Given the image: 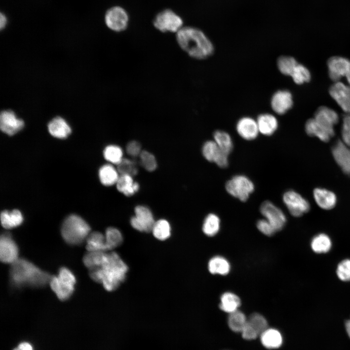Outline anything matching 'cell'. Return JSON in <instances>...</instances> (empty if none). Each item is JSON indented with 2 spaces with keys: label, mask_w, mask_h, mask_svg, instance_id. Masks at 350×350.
<instances>
[{
  "label": "cell",
  "mask_w": 350,
  "mask_h": 350,
  "mask_svg": "<svg viewBox=\"0 0 350 350\" xmlns=\"http://www.w3.org/2000/svg\"><path fill=\"white\" fill-rule=\"evenodd\" d=\"M342 141L350 147V114H346L343 119L342 127Z\"/></svg>",
  "instance_id": "f6af8a7d"
},
{
  "label": "cell",
  "mask_w": 350,
  "mask_h": 350,
  "mask_svg": "<svg viewBox=\"0 0 350 350\" xmlns=\"http://www.w3.org/2000/svg\"><path fill=\"white\" fill-rule=\"evenodd\" d=\"M23 220L21 213L17 209L10 212L4 210L0 213L1 224L6 229H10L19 226L22 223Z\"/></svg>",
  "instance_id": "83f0119b"
},
{
  "label": "cell",
  "mask_w": 350,
  "mask_h": 350,
  "mask_svg": "<svg viewBox=\"0 0 350 350\" xmlns=\"http://www.w3.org/2000/svg\"><path fill=\"white\" fill-rule=\"evenodd\" d=\"M220 219L217 215L209 213L204 220L202 225L203 232L209 237L215 236L220 230Z\"/></svg>",
  "instance_id": "4dcf8cb0"
},
{
  "label": "cell",
  "mask_w": 350,
  "mask_h": 350,
  "mask_svg": "<svg viewBox=\"0 0 350 350\" xmlns=\"http://www.w3.org/2000/svg\"><path fill=\"white\" fill-rule=\"evenodd\" d=\"M117 170L121 175L134 176L138 173L136 163L133 160L123 158L118 164Z\"/></svg>",
  "instance_id": "b9f144b4"
},
{
  "label": "cell",
  "mask_w": 350,
  "mask_h": 350,
  "mask_svg": "<svg viewBox=\"0 0 350 350\" xmlns=\"http://www.w3.org/2000/svg\"><path fill=\"white\" fill-rule=\"evenodd\" d=\"M345 328L347 333L350 338V319L347 320L346 321Z\"/></svg>",
  "instance_id": "f5cc1de1"
},
{
  "label": "cell",
  "mask_w": 350,
  "mask_h": 350,
  "mask_svg": "<svg viewBox=\"0 0 350 350\" xmlns=\"http://www.w3.org/2000/svg\"><path fill=\"white\" fill-rule=\"evenodd\" d=\"M256 121L259 132L263 135L271 136L278 128V121L276 116L271 113L261 114Z\"/></svg>",
  "instance_id": "d6986e66"
},
{
  "label": "cell",
  "mask_w": 350,
  "mask_h": 350,
  "mask_svg": "<svg viewBox=\"0 0 350 350\" xmlns=\"http://www.w3.org/2000/svg\"><path fill=\"white\" fill-rule=\"evenodd\" d=\"M140 158L141 165L147 171L152 172L156 169L157 161L154 156L151 153L146 151H142Z\"/></svg>",
  "instance_id": "7bdbcfd3"
},
{
  "label": "cell",
  "mask_w": 350,
  "mask_h": 350,
  "mask_svg": "<svg viewBox=\"0 0 350 350\" xmlns=\"http://www.w3.org/2000/svg\"><path fill=\"white\" fill-rule=\"evenodd\" d=\"M104 156L107 160L117 165L123 159L122 149L115 145H109L106 146L104 151Z\"/></svg>",
  "instance_id": "f35d334b"
},
{
  "label": "cell",
  "mask_w": 350,
  "mask_h": 350,
  "mask_svg": "<svg viewBox=\"0 0 350 350\" xmlns=\"http://www.w3.org/2000/svg\"><path fill=\"white\" fill-rule=\"evenodd\" d=\"M90 228L81 217L71 214L64 220L61 234L64 240L70 245H79L82 244L90 233Z\"/></svg>",
  "instance_id": "5b68a950"
},
{
  "label": "cell",
  "mask_w": 350,
  "mask_h": 350,
  "mask_svg": "<svg viewBox=\"0 0 350 350\" xmlns=\"http://www.w3.org/2000/svg\"><path fill=\"white\" fill-rule=\"evenodd\" d=\"M48 128L50 133L58 138H65L71 132V128L68 123L60 117L52 119L48 123Z\"/></svg>",
  "instance_id": "603a6c76"
},
{
  "label": "cell",
  "mask_w": 350,
  "mask_h": 350,
  "mask_svg": "<svg viewBox=\"0 0 350 350\" xmlns=\"http://www.w3.org/2000/svg\"><path fill=\"white\" fill-rule=\"evenodd\" d=\"M260 336L261 343L268 349H278L283 342L281 334L276 329L267 328Z\"/></svg>",
  "instance_id": "7402d4cb"
},
{
  "label": "cell",
  "mask_w": 350,
  "mask_h": 350,
  "mask_svg": "<svg viewBox=\"0 0 350 350\" xmlns=\"http://www.w3.org/2000/svg\"><path fill=\"white\" fill-rule=\"evenodd\" d=\"M293 105V96L287 90H279L272 95L270 106L273 111L278 115H283L291 108Z\"/></svg>",
  "instance_id": "9a60e30c"
},
{
  "label": "cell",
  "mask_w": 350,
  "mask_h": 350,
  "mask_svg": "<svg viewBox=\"0 0 350 350\" xmlns=\"http://www.w3.org/2000/svg\"><path fill=\"white\" fill-rule=\"evenodd\" d=\"M118 170L110 164H105L99 169V176L101 183L105 186H111L117 183L119 175Z\"/></svg>",
  "instance_id": "f1b7e54d"
},
{
  "label": "cell",
  "mask_w": 350,
  "mask_h": 350,
  "mask_svg": "<svg viewBox=\"0 0 350 350\" xmlns=\"http://www.w3.org/2000/svg\"><path fill=\"white\" fill-rule=\"evenodd\" d=\"M153 24L158 31L176 34L183 26L182 18L175 12L170 9L159 12L154 18Z\"/></svg>",
  "instance_id": "52a82bcc"
},
{
  "label": "cell",
  "mask_w": 350,
  "mask_h": 350,
  "mask_svg": "<svg viewBox=\"0 0 350 350\" xmlns=\"http://www.w3.org/2000/svg\"><path fill=\"white\" fill-rule=\"evenodd\" d=\"M105 252L88 251L83 258L84 264L89 270L99 267L101 264Z\"/></svg>",
  "instance_id": "74e56055"
},
{
  "label": "cell",
  "mask_w": 350,
  "mask_h": 350,
  "mask_svg": "<svg viewBox=\"0 0 350 350\" xmlns=\"http://www.w3.org/2000/svg\"><path fill=\"white\" fill-rule=\"evenodd\" d=\"M336 274L341 280L350 281V260L345 259L338 264Z\"/></svg>",
  "instance_id": "ee69618b"
},
{
  "label": "cell",
  "mask_w": 350,
  "mask_h": 350,
  "mask_svg": "<svg viewBox=\"0 0 350 350\" xmlns=\"http://www.w3.org/2000/svg\"><path fill=\"white\" fill-rule=\"evenodd\" d=\"M105 243L107 250H111L120 246L123 242V237L119 230L109 227L105 230Z\"/></svg>",
  "instance_id": "836d02e7"
},
{
  "label": "cell",
  "mask_w": 350,
  "mask_h": 350,
  "mask_svg": "<svg viewBox=\"0 0 350 350\" xmlns=\"http://www.w3.org/2000/svg\"><path fill=\"white\" fill-rule=\"evenodd\" d=\"M7 20L5 15L2 13L0 14V28L1 30L4 29L7 24Z\"/></svg>",
  "instance_id": "816d5d0a"
},
{
  "label": "cell",
  "mask_w": 350,
  "mask_h": 350,
  "mask_svg": "<svg viewBox=\"0 0 350 350\" xmlns=\"http://www.w3.org/2000/svg\"><path fill=\"white\" fill-rule=\"evenodd\" d=\"M126 150L127 154L133 157L140 156L141 152L140 144L135 140L131 141L127 144Z\"/></svg>",
  "instance_id": "681fc988"
},
{
  "label": "cell",
  "mask_w": 350,
  "mask_h": 350,
  "mask_svg": "<svg viewBox=\"0 0 350 350\" xmlns=\"http://www.w3.org/2000/svg\"><path fill=\"white\" fill-rule=\"evenodd\" d=\"M58 277L63 281L74 286L76 283V278L72 272L65 267H61L58 271Z\"/></svg>",
  "instance_id": "bcb514c9"
},
{
  "label": "cell",
  "mask_w": 350,
  "mask_h": 350,
  "mask_svg": "<svg viewBox=\"0 0 350 350\" xmlns=\"http://www.w3.org/2000/svg\"><path fill=\"white\" fill-rule=\"evenodd\" d=\"M116 184L118 190L127 196L134 194L140 188L139 184L129 175H121Z\"/></svg>",
  "instance_id": "4316f807"
},
{
  "label": "cell",
  "mask_w": 350,
  "mask_h": 350,
  "mask_svg": "<svg viewBox=\"0 0 350 350\" xmlns=\"http://www.w3.org/2000/svg\"><path fill=\"white\" fill-rule=\"evenodd\" d=\"M284 204L290 213L294 217H299L310 209L308 201L293 190L285 192L282 195Z\"/></svg>",
  "instance_id": "9c48e42d"
},
{
  "label": "cell",
  "mask_w": 350,
  "mask_h": 350,
  "mask_svg": "<svg viewBox=\"0 0 350 350\" xmlns=\"http://www.w3.org/2000/svg\"><path fill=\"white\" fill-rule=\"evenodd\" d=\"M175 40L184 52L196 60L207 59L214 52L212 42L203 31L195 27L184 26L175 34Z\"/></svg>",
  "instance_id": "7a4b0ae2"
},
{
  "label": "cell",
  "mask_w": 350,
  "mask_h": 350,
  "mask_svg": "<svg viewBox=\"0 0 350 350\" xmlns=\"http://www.w3.org/2000/svg\"><path fill=\"white\" fill-rule=\"evenodd\" d=\"M202 152L203 156L207 160L215 163L222 151L214 140H209L204 143Z\"/></svg>",
  "instance_id": "8d00e7d4"
},
{
  "label": "cell",
  "mask_w": 350,
  "mask_h": 350,
  "mask_svg": "<svg viewBox=\"0 0 350 350\" xmlns=\"http://www.w3.org/2000/svg\"><path fill=\"white\" fill-rule=\"evenodd\" d=\"M22 120L18 118L11 110H4L0 116V128L4 133L13 135L20 130L24 126Z\"/></svg>",
  "instance_id": "e0dca14e"
},
{
  "label": "cell",
  "mask_w": 350,
  "mask_h": 350,
  "mask_svg": "<svg viewBox=\"0 0 350 350\" xmlns=\"http://www.w3.org/2000/svg\"><path fill=\"white\" fill-rule=\"evenodd\" d=\"M49 284L58 298L62 301L70 298L74 291V286L65 282L57 276H52Z\"/></svg>",
  "instance_id": "ffe728a7"
},
{
  "label": "cell",
  "mask_w": 350,
  "mask_h": 350,
  "mask_svg": "<svg viewBox=\"0 0 350 350\" xmlns=\"http://www.w3.org/2000/svg\"><path fill=\"white\" fill-rule=\"evenodd\" d=\"M298 64L297 60L290 56H280L277 61V67L280 72L290 76Z\"/></svg>",
  "instance_id": "d590c367"
},
{
  "label": "cell",
  "mask_w": 350,
  "mask_h": 350,
  "mask_svg": "<svg viewBox=\"0 0 350 350\" xmlns=\"http://www.w3.org/2000/svg\"><path fill=\"white\" fill-rule=\"evenodd\" d=\"M150 210L144 206H138L135 209V216L130 220L131 226L135 229L145 232L152 231L155 224Z\"/></svg>",
  "instance_id": "7c38bea8"
},
{
  "label": "cell",
  "mask_w": 350,
  "mask_h": 350,
  "mask_svg": "<svg viewBox=\"0 0 350 350\" xmlns=\"http://www.w3.org/2000/svg\"><path fill=\"white\" fill-rule=\"evenodd\" d=\"M260 212L276 231L281 230L286 223L284 212L269 201L263 202L260 206Z\"/></svg>",
  "instance_id": "30bf717a"
},
{
  "label": "cell",
  "mask_w": 350,
  "mask_h": 350,
  "mask_svg": "<svg viewBox=\"0 0 350 350\" xmlns=\"http://www.w3.org/2000/svg\"><path fill=\"white\" fill-rule=\"evenodd\" d=\"M238 135L246 140L256 139L260 133L256 120L249 116L241 118L236 124Z\"/></svg>",
  "instance_id": "2e32d148"
},
{
  "label": "cell",
  "mask_w": 350,
  "mask_h": 350,
  "mask_svg": "<svg viewBox=\"0 0 350 350\" xmlns=\"http://www.w3.org/2000/svg\"><path fill=\"white\" fill-rule=\"evenodd\" d=\"M171 227L165 219H160L155 222L152 232L154 236L159 240H165L171 235Z\"/></svg>",
  "instance_id": "e575fe53"
},
{
  "label": "cell",
  "mask_w": 350,
  "mask_h": 350,
  "mask_svg": "<svg viewBox=\"0 0 350 350\" xmlns=\"http://www.w3.org/2000/svg\"><path fill=\"white\" fill-rule=\"evenodd\" d=\"M337 113L325 106L319 107L315 112L314 117L307 122L309 134L324 142L329 141L334 135V126L338 122Z\"/></svg>",
  "instance_id": "277c9868"
},
{
  "label": "cell",
  "mask_w": 350,
  "mask_h": 350,
  "mask_svg": "<svg viewBox=\"0 0 350 350\" xmlns=\"http://www.w3.org/2000/svg\"><path fill=\"white\" fill-rule=\"evenodd\" d=\"M247 321L245 315L239 310L229 314L228 318L229 329L235 332H241Z\"/></svg>",
  "instance_id": "1f68e13d"
},
{
  "label": "cell",
  "mask_w": 350,
  "mask_h": 350,
  "mask_svg": "<svg viewBox=\"0 0 350 350\" xmlns=\"http://www.w3.org/2000/svg\"><path fill=\"white\" fill-rule=\"evenodd\" d=\"M213 139L219 148L224 153L229 155L232 151L233 144L230 135L227 132L217 130L213 133Z\"/></svg>",
  "instance_id": "f546056e"
},
{
  "label": "cell",
  "mask_w": 350,
  "mask_h": 350,
  "mask_svg": "<svg viewBox=\"0 0 350 350\" xmlns=\"http://www.w3.org/2000/svg\"><path fill=\"white\" fill-rule=\"evenodd\" d=\"M128 267L115 252H105L99 267L89 270L90 278L102 284L107 291H113L125 279Z\"/></svg>",
  "instance_id": "6da1fadb"
},
{
  "label": "cell",
  "mask_w": 350,
  "mask_h": 350,
  "mask_svg": "<svg viewBox=\"0 0 350 350\" xmlns=\"http://www.w3.org/2000/svg\"><path fill=\"white\" fill-rule=\"evenodd\" d=\"M208 268L213 275L225 276L230 272L231 267L228 261L221 256H215L209 261Z\"/></svg>",
  "instance_id": "cb8c5ba5"
},
{
  "label": "cell",
  "mask_w": 350,
  "mask_h": 350,
  "mask_svg": "<svg viewBox=\"0 0 350 350\" xmlns=\"http://www.w3.org/2000/svg\"><path fill=\"white\" fill-rule=\"evenodd\" d=\"M311 245L313 250L315 253H326L331 248L332 242L327 235L321 233L313 238Z\"/></svg>",
  "instance_id": "d6a6232c"
},
{
  "label": "cell",
  "mask_w": 350,
  "mask_h": 350,
  "mask_svg": "<svg viewBox=\"0 0 350 350\" xmlns=\"http://www.w3.org/2000/svg\"><path fill=\"white\" fill-rule=\"evenodd\" d=\"M247 322L257 332L259 335L266 330L268 322L266 318L259 313H253L247 318Z\"/></svg>",
  "instance_id": "60d3db41"
},
{
  "label": "cell",
  "mask_w": 350,
  "mask_h": 350,
  "mask_svg": "<svg viewBox=\"0 0 350 350\" xmlns=\"http://www.w3.org/2000/svg\"><path fill=\"white\" fill-rule=\"evenodd\" d=\"M329 93L342 109L350 114V86L340 81L334 82L330 87Z\"/></svg>",
  "instance_id": "5bb4252c"
},
{
  "label": "cell",
  "mask_w": 350,
  "mask_h": 350,
  "mask_svg": "<svg viewBox=\"0 0 350 350\" xmlns=\"http://www.w3.org/2000/svg\"><path fill=\"white\" fill-rule=\"evenodd\" d=\"M256 226L257 228L261 233L267 236H272L276 232L271 225L265 219L258 220Z\"/></svg>",
  "instance_id": "7dc6e473"
},
{
  "label": "cell",
  "mask_w": 350,
  "mask_h": 350,
  "mask_svg": "<svg viewBox=\"0 0 350 350\" xmlns=\"http://www.w3.org/2000/svg\"><path fill=\"white\" fill-rule=\"evenodd\" d=\"M11 284L16 288L25 286L43 287L49 284L52 276L23 258L11 264L9 271Z\"/></svg>",
  "instance_id": "3957f363"
},
{
  "label": "cell",
  "mask_w": 350,
  "mask_h": 350,
  "mask_svg": "<svg viewBox=\"0 0 350 350\" xmlns=\"http://www.w3.org/2000/svg\"><path fill=\"white\" fill-rule=\"evenodd\" d=\"M329 75L334 82L345 77L350 85V61L340 56H332L327 61Z\"/></svg>",
  "instance_id": "8fae6325"
},
{
  "label": "cell",
  "mask_w": 350,
  "mask_h": 350,
  "mask_svg": "<svg viewBox=\"0 0 350 350\" xmlns=\"http://www.w3.org/2000/svg\"><path fill=\"white\" fill-rule=\"evenodd\" d=\"M290 76L294 82L298 85L308 82L311 79V74L309 70L305 66L299 63L296 66Z\"/></svg>",
  "instance_id": "ab89813d"
},
{
  "label": "cell",
  "mask_w": 350,
  "mask_h": 350,
  "mask_svg": "<svg viewBox=\"0 0 350 350\" xmlns=\"http://www.w3.org/2000/svg\"><path fill=\"white\" fill-rule=\"evenodd\" d=\"M88 251H107L105 236L98 231L90 233L86 239Z\"/></svg>",
  "instance_id": "484cf974"
},
{
  "label": "cell",
  "mask_w": 350,
  "mask_h": 350,
  "mask_svg": "<svg viewBox=\"0 0 350 350\" xmlns=\"http://www.w3.org/2000/svg\"><path fill=\"white\" fill-rule=\"evenodd\" d=\"M225 188L230 195L242 202L246 201L254 191L253 182L246 176L237 175L226 183Z\"/></svg>",
  "instance_id": "8992f818"
},
{
  "label": "cell",
  "mask_w": 350,
  "mask_h": 350,
  "mask_svg": "<svg viewBox=\"0 0 350 350\" xmlns=\"http://www.w3.org/2000/svg\"><path fill=\"white\" fill-rule=\"evenodd\" d=\"M106 26L111 31L119 33L128 27L129 16L127 12L120 6H114L108 9L105 16Z\"/></svg>",
  "instance_id": "ba28073f"
},
{
  "label": "cell",
  "mask_w": 350,
  "mask_h": 350,
  "mask_svg": "<svg viewBox=\"0 0 350 350\" xmlns=\"http://www.w3.org/2000/svg\"><path fill=\"white\" fill-rule=\"evenodd\" d=\"M241 304V299L237 295L226 292L221 295L219 306L222 311L229 314L238 310Z\"/></svg>",
  "instance_id": "d4e9b609"
},
{
  "label": "cell",
  "mask_w": 350,
  "mask_h": 350,
  "mask_svg": "<svg viewBox=\"0 0 350 350\" xmlns=\"http://www.w3.org/2000/svg\"><path fill=\"white\" fill-rule=\"evenodd\" d=\"M313 195L317 205L324 210H331L336 203V196L332 192L322 188H316Z\"/></svg>",
  "instance_id": "44dd1931"
},
{
  "label": "cell",
  "mask_w": 350,
  "mask_h": 350,
  "mask_svg": "<svg viewBox=\"0 0 350 350\" xmlns=\"http://www.w3.org/2000/svg\"><path fill=\"white\" fill-rule=\"evenodd\" d=\"M18 258V248L11 234L3 233L0 238V261L11 264Z\"/></svg>",
  "instance_id": "4fadbf2b"
},
{
  "label": "cell",
  "mask_w": 350,
  "mask_h": 350,
  "mask_svg": "<svg viewBox=\"0 0 350 350\" xmlns=\"http://www.w3.org/2000/svg\"><path fill=\"white\" fill-rule=\"evenodd\" d=\"M332 151L335 161L343 172L350 175V147L339 140L332 147Z\"/></svg>",
  "instance_id": "ac0fdd59"
},
{
  "label": "cell",
  "mask_w": 350,
  "mask_h": 350,
  "mask_svg": "<svg viewBox=\"0 0 350 350\" xmlns=\"http://www.w3.org/2000/svg\"><path fill=\"white\" fill-rule=\"evenodd\" d=\"M241 333L243 338L247 340H254L259 335L257 332L247 321Z\"/></svg>",
  "instance_id": "c3c4849f"
},
{
  "label": "cell",
  "mask_w": 350,
  "mask_h": 350,
  "mask_svg": "<svg viewBox=\"0 0 350 350\" xmlns=\"http://www.w3.org/2000/svg\"><path fill=\"white\" fill-rule=\"evenodd\" d=\"M14 350H34L31 344L24 342L20 343Z\"/></svg>",
  "instance_id": "f907efd6"
}]
</instances>
